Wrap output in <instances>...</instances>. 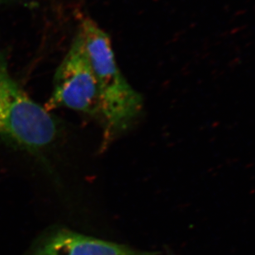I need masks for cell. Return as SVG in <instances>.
I'll return each instance as SVG.
<instances>
[{
    "instance_id": "1",
    "label": "cell",
    "mask_w": 255,
    "mask_h": 255,
    "mask_svg": "<svg viewBox=\"0 0 255 255\" xmlns=\"http://www.w3.org/2000/svg\"><path fill=\"white\" fill-rule=\"evenodd\" d=\"M79 31L96 78L106 144L130 129L142 114L144 101L121 72L109 34L90 18L81 21Z\"/></svg>"
},
{
    "instance_id": "2",
    "label": "cell",
    "mask_w": 255,
    "mask_h": 255,
    "mask_svg": "<svg viewBox=\"0 0 255 255\" xmlns=\"http://www.w3.org/2000/svg\"><path fill=\"white\" fill-rule=\"evenodd\" d=\"M58 132L56 118L12 77L7 57L0 49V138L38 152L52 144Z\"/></svg>"
},
{
    "instance_id": "3",
    "label": "cell",
    "mask_w": 255,
    "mask_h": 255,
    "mask_svg": "<svg viewBox=\"0 0 255 255\" xmlns=\"http://www.w3.org/2000/svg\"><path fill=\"white\" fill-rule=\"evenodd\" d=\"M44 108L50 113L64 108L101 120L96 78L79 31L58 66L52 93Z\"/></svg>"
},
{
    "instance_id": "4",
    "label": "cell",
    "mask_w": 255,
    "mask_h": 255,
    "mask_svg": "<svg viewBox=\"0 0 255 255\" xmlns=\"http://www.w3.org/2000/svg\"><path fill=\"white\" fill-rule=\"evenodd\" d=\"M156 255L68 230H60L51 235L38 246L36 252V255Z\"/></svg>"
},
{
    "instance_id": "5",
    "label": "cell",
    "mask_w": 255,
    "mask_h": 255,
    "mask_svg": "<svg viewBox=\"0 0 255 255\" xmlns=\"http://www.w3.org/2000/svg\"><path fill=\"white\" fill-rule=\"evenodd\" d=\"M16 0H0V6H4V5L8 4V3H12V2H14Z\"/></svg>"
}]
</instances>
